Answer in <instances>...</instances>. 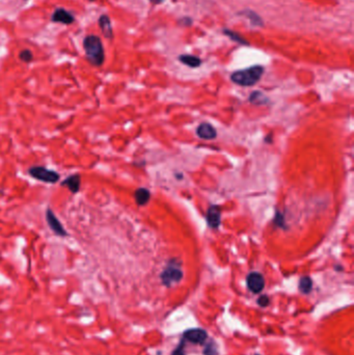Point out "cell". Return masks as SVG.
<instances>
[{"mask_svg":"<svg viewBox=\"0 0 354 355\" xmlns=\"http://www.w3.org/2000/svg\"><path fill=\"white\" fill-rule=\"evenodd\" d=\"M84 48L86 59L90 65L94 67H101L104 64V47L99 36L87 35L84 41Z\"/></svg>","mask_w":354,"mask_h":355,"instance_id":"1","label":"cell"},{"mask_svg":"<svg viewBox=\"0 0 354 355\" xmlns=\"http://www.w3.org/2000/svg\"><path fill=\"white\" fill-rule=\"evenodd\" d=\"M263 73H264V68L262 66H253L241 71H236L232 74L231 79L236 85L242 86H252L257 83Z\"/></svg>","mask_w":354,"mask_h":355,"instance_id":"2","label":"cell"},{"mask_svg":"<svg viewBox=\"0 0 354 355\" xmlns=\"http://www.w3.org/2000/svg\"><path fill=\"white\" fill-rule=\"evenodd\" d=\"M27 173L33 179L46 184H56L60 180V175L57 171L49 169L43 165L30 166L27 169Z\"/></svg>","mask_w":354,"mask_h":355,"instance_id":"3","label":"cell"},{"mask_svg":"<svg viewBox=\"0 0 354 355\" xmlns=\"http://www.w3.org/2000/svg\"><path fill=\"white\" fill-rule=\"evenodd\" d=\"M45 219H46V222L49 226L50 231L53 232L54 235L60 238H66L69 236V233L65 229L63 223L60 222L59 219L56 217L53 210L51 208H47L46 213H45Z\"/></svg>","mask_w":354,"mask_h":355,"instance_id":"4","label":"cell"},{"mask_svg":"<svg viewBox=\"0 0 354 355\" xmlns=\"http://www.w3.org/2000/svg\"><path fill=\"white\" fill-rule=\"evenodd\" d=\"M182 277H183L182 270L179 267H176L175 265H169L161 274L162 283L168 287H170L171 285L179 283L181 279H182Z\"/></svg>","mask_w":354,"mask_h":355,"instance_id":"5","label":"cell"},{"mask_svg":"<svg viewBox=\"0 0 354 355\" xmlns=\"http://www.w3.org/2000/svg\"><path fill=\"white\" fill-rule=\"evenodd\" d=\"M208 338V335L206 330L202 329V328H193V329H189L186 330L184 332V339L186 341L193 343V344H199L202 345L206 342V339Z\"/></svg>","mask_w":354,"mask_h":355,"instance_id":"6","label":"cell"},{"mask_svg":"<svg viewBox=\"0 0 354 355\" xmlns=\"http://www.w3.org/2000/svg\"><path fill=\"white\" fill-rule=\"evenodd\" d=\"M247 287L253 293H260L265 287V281L263 275L259 272H252L246 278Z\"/></svg>","mask_w":354,"mask_h":355,"instance_id":"7","label":"cell"},{"mask_svg":"<svg viewBox=\"0 0 354 355\" xmlns=\"http://www.w3.org/2000/svg\"><path fill=\"white\" fill-rule=\"evenodd\" d=\"M60 186L67 188V190L73 194H77L80 191L81 187V176L79 173H73V175H70L62 181Z\"/></svg>","mask_w":354,"mask_h":355,"instance_id":"8","label":"cell"},{"mask_svg":"<svg viewBox=\"0 0 354 355\" xmlns=\"http://www.w3.org/2000/svg\"><path fill=\"white\" fill-rule=\"evenodd\" d=\"M51 20L52 22H54V23H63L65 25H70L74 23L75 18L70 12L66 11L63 7H59V9H57L53 13V15H52Z\"/></svg>","mask_w":354,"mask_h":355,"instance_id":"9","label":"cell"},{"mask_svg":"<svg viewBox=\"0 0 354 355\" xmlns=\"http://www.w3.org/2000/svg\"><path fill=\"white\" fill-rule=\"evenodd\" d=\"M197 134L202 139L210 140V139H214L216 137L217 132L212 125H210L208 123H202L198 127Z\"/></svg>","mask_w":354,"mask_h":355,"instance_id":"10","label":"cell"},{"mask_svg":"<svg viewBox=\"0 0 354 355\" xmlns=\"http://www.w3.org/2000/svg\"><path fill=\"white\" fill-rule=\"evenodd\" d=\"M99 26L102 30L103 35L108 40H112V37H114V32H112L110 18L107 15H102L99 18Z\"/></svg>","mask_w":354,"mask_h":355,"instance_id":"11","label":"cell"},{"mask_svg":"<svg viewBox=\"0 0 354 355\" xmlns=\"http://www.w3.org/2000/svg\"><path fill=\"white\" fill-rule=\"evenodd\" d=\"M207 221L211 228L216 229L220 224V210L217 206L210 207L207 213Z\"/></svg>","mask_w":354,"mask_h":355,"instance_id":"12","label":"cell"},{"mask_svg":"<svg viewBox=\"0 0 354 355\" xmlns=\"http://www.w3.org/2000/svg\"><path fill=\"white\" fill-rule=\"evenodd\" d=\"M151 199V193L147 188H138L134 192V200L138 206H145Z\"/></svg>","mask_w":354,"mask_h":355,"instance_id":"13","label":"cell"},{"mask_svg":"<svg viewBox=\"0 0 354 355\" xmlns=\"http://www.w3.org/2000/svg\"><path fill=\"white\" fill-rule=\"evenodd\" d=\"M179 60L182 64L190 67V68H199L202 64V60L200 57L194 56V55H188V54L180 55Z\"/></svg>","mask_w":354,"mask_h":355,"instance_id":"14","label":"cell"},{"mask_svg":"<svg viewBox=\"0 0 354 355\" xmlns=\"http://www.w3.org/2000/svg\"><path fill=\"white\" fill-rule=\"evenodd\" d=\"M222 32H223V34H224L225 35L229 36L230 39H231V40H233L234 42H237V43H239V44H242V45H248V42H247L245 39H243V37L241 36L240 34H238L237 33H234V32H233V30H230V29L224 28V29L222 30Z\"/></svg>","mask_w":354,"mask_h":355,"instance_id":"15","label":"cell"},{"mask_svg":"<svg viewBox=\"0 0 354 355\" xmlns=\"http://www.w3.org/2000/svg\"><path fill=\"white\" fill-rule=\"evenodd\" d=\"M312 287H313V283H312V279L308 277V276H304L300 279L299 282V290L303 292V293H310L311 290H312Z\"/></svg>","mask_w":354,"mask_h":355,"instance_id":"16","label":"cell"},{"mask_svg":"<svg viewBox=\"0 0 354 355\" xmlns=\"http://www.w3.org/2000/svg\"><path fill=\"white\" fill-rule=\"evenodd\" d=\"M19 58L23 63H30V62H33V60H34V54H33V52L30 51V50L25 49V50L20 52Z\"/></svg>","mask_w":354,"mask_h":355,"instance_id":"17","label":"cell"},{"mask_svg":"<svg viewBox=\"0 0 354 355\" xmlns=\"http://www.w3.org/2000/svg\"><path fill=\"white\" fill-rule=\"evenodd\" d=\"M204 354L205 355H217L218 354L217 347H216L214 342H210L206 346V348L204 349Z\"/></svg>","mask_w":354,"mask_h":355,"instance_id":"18","label":"cell"},{"mask_svg":"<svg viewBox=\"0 0 354 355\" xmlns=\"http://www.w3.org/2000/svg\"><path fill=\"white\" fill-rule=\"evenodd\" d=\"M269 298H268V296H266V295H263V296H261L259 299H258V304L260 305V306H262V307H265V306H267L268 304H269Z\"/></svg>","mask_w":354,"mask_h":355,"instance_id":"19","label":"cell"},{"mask_svg":"<svg viewBox=\"0 0 354 355\" xmlns=\"http://www.w3.org/2000/svg\"><path fill=\"white\" fill-rule=\"evenodd\" d=\"M171 355H185L184 352V341L181 342V344H179V346L177 347V349L171 353Z\"/></svg>","mask_w":354,"mask_h":355,"instance_id":"20","label":"cell"},{"mask_svg":"<svg viewBox=\"0 0 354 355\" xmlns=\"http://www.w3.org/2000/svg\"><path fill=\"white\" fill-rule=\"evenodd\" d=\"M150 1L154 4H159V3H162L163 1H165V0H150Z\"/></svg>","mask_w":354,"mask_h":355,"instance_id":"21","label":"cell"},{"mask_svg":"<svg viewBox=\"0 0 354 355\" xmlns=\"http://www.w3.org/2000/svg\"><path fill=\"white\" fill-rule=\"evenodd\" d=\"M90 1H95V0H90Z\"/></svg>","mask_w":354,"mask_h":355,"instance_id":"22","label":"cell"}]
</instances>
